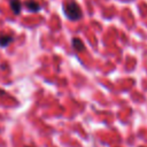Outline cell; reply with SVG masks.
Wrapping results in <instances>:
<instances>
[{
  "instance_id": "obj_1",
  "label": "cell",
  "mask_w": 147,
  "mask_h": 147,
  "mask_svg": "<svg viewBox=\"0 0 147 147\" xmlns=\"http://www.w3.org/2000/svg\"><path fill=\"white\" fill-rule=\"evenodd\" d=\"M63 11L68 20L78 21L83 17V10L76 1H68L63 5Z\"/></svg>"
},
{
  "instance_id": "obj_7",
  "label": "cell",
  "mask_w": 147,
  "mask_h": 147,
  "mask_svg": "<svg viewBox=\"0 0 147 147\" xmlns=\"http://www.w3.org/2000/svg\"><path fill=\"white\" fill-rule=\"evenodd\" d=\"M140 147H142V146H140Z\"/></svg>"
},
{
  "instance_id": "obj_5",
  "label": "cell",
  "mask_w": 147,
  "mask_h": 147,
  "mask_svg": "<svg viewBox=\"0 0 147 147\" xmlns=\"http://www.w3.org/2000/svg\"><path fill=\"white\" fill-rule=\"evenodd\" d=\"M14 37L11 34H0V47H7L11 44Z\"/></svg>"
},
{
  "instance_id": "obj_3",
  "label": "cell",
  "mask_w": 147,
  "mask_h": 147,
  "mask_svg": "<svg viewBox=\"0 0 147 147\" xmlns=\"http://www.w3.org/2000/svg\"><path fill=\"white\" fill-rule=\"evenodd\" d=\"M9 6L13 10V13L15 15H20L21 14V10H22V2L21 0H9Z\"/></svg>"
},
{
  "instance_id": "obj_6",
  "label": "cell",
  "mask_w": 147,
  "mask_h": 147,
  "mask_svg": "<svg viewBox=\"0 0 147 147\" xmlns=\"http://www.w3.org/2000/svg\"><path fill=\"white\" fill-rule=\"evenodd\" d=\"M28 147H32V146H28Z\"/></svg>"
},
{
  "instance_id": "obj_2",
  "label": "cell",
  "mask_w": 147,
  "mask_h": 147,
  "mask_svg": "<svg viewBox=\"0 0 147 147\" xmlns=\"http://www.w3.org/2000/svg\"><path fill=\"white\" fill-rule=\"evenodd\" d=\"M23 5H24L25 8H26L29 11H31V13H37V11H39V10L41 9V6H40L36 0H25Z\"/></svg>"
},
{
  "instance_id": "obj_4",
  "label": "cell",
  "mask_w": 147,
  "mask_h": 147,
  "mask_svg": "<svg viewBox=\"0 0 147 147\" xmlns=\"http://www.w3.org/2000/svg\"><path fill=\"white\" fill-rule=\"evenodd\" d=\"M71 45H72V48L76 52H84L85 51V45L79 38H72Z\"/></svg>"
}]
</instances>
